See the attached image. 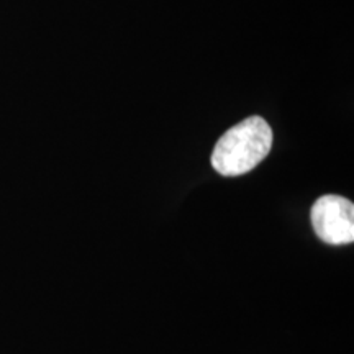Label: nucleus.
Wrapping results in <instances>:
<instances>
[{
	"mask_svg": "<svg viewBox=\"0 0 354 354\" xmlns=\"http://www.w3.org/2000/svg\"><path fill=\"white\" fill-rule=\"evenodd\" d=\"M272 148V130L263 117H248L216 141L212 166L221 176L236 177L253 171Z\"/></svg>",
	"mask_w": 354,
	"mask_h": 354,
	"instance_id": "obj_1",
	"label": "nucleus"
},
{
	"mask_svg": "<svg viewBox=\"0 0 354 354\" xmlns=\"http://www.w3.org/2000/svg\"><path fill=\"white\" fill-rule=\"evenodd\" d=\"M312 227L323 243L333 246L354 241V205L342 196H323L310 212Z\"/></svg>",
	"mask_w": 354,
	"mask_h": 354,
	"instance_id": "obj_2",
	"label": "nucleus"
}]
</instances>
